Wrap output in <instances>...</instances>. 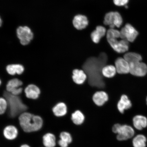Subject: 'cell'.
I'll return each mask as SVG.
<instances>
[{"mask_svg":"<svg viewBox=\"0 0 147 147\" xmlns=\"http://www.w3.org/2000/svg\"><path fill=\"white\" fill-rule=\"evenodd\" d=\"M107 60V55L105 53H102L98 57L89 58L84 62L82 68L87 76L90 85L99 88L105 87L102 70Z\"/></svg>","mask_w":147,"mask_h":147,"instance_id":"cell-1","label":"cell"},{"mask_svg":"<svg viewBox=\"0 0 147 147\" xmlns=\"http://www.w3.org/2000/svg\"><path fill=\"white\" fill-rule=\"evenodd\" d=\"M20 124L23 131L31 133L38 131L42 128L43 120L38 115H35L28 112L22 113L18 117Z\"/></svg>","mask_w":147,"mask_h":147,"instance_id":"cell-2","label":"cell"},{"mask_svg":"<svg viewBox=\"0 0 147 147\" xmlns=\"http://www.w3.org/2000/svg\"><path fill=\"white\" fill-rule=\"evenodd\" d=\"M3 96L8 102V114L11 118L21 115L28 109L19 96L13 95L7 91L3 92Z\"/></svg>","mask_w":147,"mask_h":147,"instance_id":"cell-3","label":"cell"},{"mask_svg":"<svg viewBox=\"0 0 147 147\" xmlns=\"http://www.w3.org/2000/svg\"><path fill=\"white\" fill-rule=\"evenodd\" d=\"M108 43L114 50L117 52L122 53L128 51L129 42L125 39L118 40L121 38L120 31L114 28H110L106 33Z\"/></svg>","mask_w":147,"mask_h":147,"instance_id":"cell-4","label":"cell"},{"mask_svg":"<svg viewBox=\"0 0 147 147\" xmlns=\"http://www.w3.org/2000/svg\"><path fill=\"white\" fill-rule=\"evenodd\" d=\"M113 133L117 134V139L119 141L125 140L134 136L135 131L131 127L127 125L115 124L113 128Z\"/></svg>","mask_w":147,"mask_h":147,"instance_id":"cell-5","label":"cell"},{"mask_svg":"<svg viewBox=\"0 0 147 147\" xmlns=\"http://www.w3.org/2000/svg\"><path fill=\"white\" fill-rule=\"evenodd\" d=\"M104 23L109 26L110 28H114L115 27L119 28L122 25L123 19L119 12H110L106 14Z\"/></svg>","mask_w":147,"mask_h":147,"instance_id":"cell-6","label":"cell"},{"mask_svg":"<svg viewBox=\"0 0 147 147\" xmlns=\"http://www.w3.org/2000/svg\"><path fill=\"white\" fill-rule=\"evenodd\" d=\"M16 34L20 43L23 45H28L34 36L30 29L26 26L18 27L16 30Z\"/></svg>","mask_w":147,"mask_h":147,"instance_id":"cell-7","label":"cell"},{"mask_svg":"<svg viewBox=\"0 0 147 147\" xmlns=\"http://www.w3.org/2000/svg\"><path fill=\"white\" fill-rule=\"evenodd\" d=\"M120 32L121 39L126 40L129 42H133L139 34L136 29L129 24L123 27Z\"/></svg>","mask_w":147,"mask_h":147,"instance_id":"cell-8","label":"cell"},{"mask_svg":"<svg viewBox=\"0 0 147 147\" xmlns=\"http://www.w3.org/2000/svg\"><path fill=\"white\" fill-rule=\"evenodd\" d=\"M130 73L134 76L143 77L147 74V65L142 61L129 64Z\"/></svg>","mask_w":147,"mask_h":147,"instance_id":"cell-9","label":"cell"},{"mask_svg":"<svg viewBox=\"0 0 147 147\" xmlns=\"http://www.w3.org/2000/svg\"><path fill=\"white\" fill-rule=\"evenodd\" d=\"M24 92L27 98L34 100L38 99L41 93V90L39 87L33 84L28 85L25 88Z\"/></svg>","mask_w":147,"mask_h":147,"instance_id":"cell-10","label":"cell"},{"mask_svg":"<svg viewBox=\"0 0 147 147\" xmlns=\"http://www.w3.org/2000/svg\"><path fill=\"white\" fill-rule=\"evenodd\" d=\"M115 67L117 72L120 74L130 73V65L124 58H119L115 61Z\"/></svg>","mask_w":147,"mask_h":147,"instance_id":"cell-11","label":"cell"},{"mask_svg":"<svg viewBox=\"0 0 147 147\" xmlns=\"http://www.w3.org/2000/svg\"><path fill=\"white\" fill-rule=\"evenodd\" d=\"M73 23L75 28L78 30H82L87 27L88 24V21L86 16L78 15L74 18Z\"/></svg>","mask_w":147,"mask_h":147,"instance_id":"cell-12","label":"cell"},{"mask_svg":"<svg viewBox=\"0 0 147 147\" xmlns=\"http://www.w3.org/2000/svg\"><path fill=\"white\" fill-rule=\"evenodd\" d=\"M134 127L138 130H142L147 127V118L142 115H138L133 119Z\"/></svg>","mask_w":147,"mask_h":147,"instance_id":"cell-13","label":"cell"},{"mask_svg":"<svg viewBox=\"0 0 147 147\" xmlns=\"http://www.w3.org/2000/svg\"><path fill=\"white\" fill-rule=\"evenodd\" d=\"M6 71L7 73L11 75L16 74L21 75L24 71L25 68L21 64H10L7 66Z\"/></svg>","mask_w":147,"mask_h":147,"instance_id":"cell-14","label":"cell"},{"mask_svg":"<svg viewBox=\"0 0 147 147\" xmlns=\"http://www.w3.org/2000/svg\"><path fill=\"white\" fill-rule=\"evenodd\" d=\"M72 79L74 82L78 84L84 83L87 78V75L84 71L78 69L74 70L72 72Z\"/></svg>","mask_w":147,"mask_h":147,"instance_id":"cell-15","label":"cell"},{"mask_svg":"<svg viewBox=\"0 0 147 147\" xmlns=\"http://www.w3.org/2000/svg\"><path fill=\"white\" fill-rule=\"evenodd\" d=\"M106 33V30L105 28L102 26H97L96 29L91 33V39L94 43H98L101 38L105 35Z\"/></svg>","mask_w":147,"mask_h":147,"instance_id":"cell-16","label":"cell"},{"mask_svg":"<svg viewBox=\"0 0 147 147\" xmlns=\"http://www.w3.org/2000/svg\"><path fill=\"white\" fill-rule=\"evenodd\" d=\"M132 106V104L128 97L126 95H122L117 105V107L119 111L121 113H124L125 110L129 109Z\"/></svg>","mask_w":147,"mask_h":147,"instance_id":"cell-17","label":"cell"},{"mask_svg":"<svg viewBox=\"0 0 147 147\" xmlns=\"http://www.w3.org/2000/svg\"><path fill=\"white\" fill-rule=\"evenodd\" d=\"M108 100V95L104 91L97 92L93 97V102L98 106H102Z\"/></svg>","mask_w":147,"mask_h":147,"instance_id":"cell-18","label":"cell"},{"mask_svg":"<svg viewBox=\"0 0 147 147\" xmlns=\"http://www.w3.org/2000/svg\"><path fill=\"white\" fill-rule=\"evenodd\" d=\"M52 111L56 117L64 116L67 113V106L63 102H59L53 108Z\"/></svg>","mask_w":147,"mask_h":147,"instance_id":"cell-19","label":"cell"},{"mask_svg":"<svg viewBox=\"0 0 147 147\" xmlns=\"http://www.w3.org/2000/svg\"><path fill=\"white\" fill-rule=\"evenodd\" d=\"M18 130L15 126L8 125L5 127L3 131V135L5 138L9 140H13L17 137Z\"/></svg>","mask_w":147,"mask_h":147,"instance_id":"cell-20","label":"cell"},{"mask_svg":"<svg viewBox=\"0 0 147 147\" xmlns=\"http://www.w3.org/2000/svg\"><path fill=\"white\" fill-rule=\"evenodd\" d=\"M23 84V82L18 78H13L9 80L6 86V91L10 93L20 88Z\"/></svg>","mask_w":147,"mask_h":147,"instance_id":"cell-21","label":"cell"},{"mask_svg":"<svg viewBox=\"0 0 147 147\" xmlns=\"http://www.w3.org/2000/svg\"><path fill=\"white\" fill-rule=\"evenodd\" d=\"M124 59L129 64L142 61V57L140 55L134 52L127 53L124 56Z\"/></svg>","mask_w":147,"mask_h":147,"instance_id":"cell-22","label":"cell"},{"mask_svg":"<svg viewBox=\"0 0 147 147\" xmlns=\"http://www.w3.org/2000/svg\"><path fill=\"white\" fill-rule=\"evenodd\" d=\"M43 143L45 147H55L56 145V137L51 133L46 134L43 137Z\"/></svg>","mask_w":147,"mask_h":147,"instance_id":"cell-23","label":"cell"},{"mask_svg":"<svg viewBox=\"0 0 147 147\" xmlns=\"http://www.w3.org/2000/svg\"><path fill=\"white\" fill-rule=\"evenodd\" d=\"M147 139L144 135H138L134 137L133 140L134 147H146Z\"/></svg>","mask_w":147,"mask_h":147,"instance_id":"cell-24","label":"cell"},{"mask_svg":"<svg viewBox=\"0 0 147 147\" xmlns=\"http://www.w3.org/2000/svg\"><path fill=\"white\" fill-rule=\"evenodd\" d=\"M117 72L115 67L113 65L105 66L103 68L102 70L103 76L109 78L114 76Z\"/></svg>","mask_w":147,"mask_h":147,"instance_id":"cell-25","label":"cell"},{"mask_svg":"<svg viewBox=\"0 0 147 147\" xmlns=\"http://www.w3.org/2000/svg\"><path fill=\"white\" fill-rule=\"evenodd\" d=\"M84 115L80 110H76L71 115V119L74 123L77 125L81 124L84 120Z\"/></svg>","mask_w":147,"mask_h":147,"instance_id":"cell-26","label":"cell"},{"mask_svg":"<svg viewBox=\"0 0 147 147\" xmlns=\"http://www.w3.org/2000/svg\"><path fill=\"white\" fill-rule=\"evenodd\" d=\"M8 108V103L4 97L0 98V114L3 115L5 113Z\"/></svg>","mask_w":147,"mask_h":147,"instance_id":"cell-27","label":"cell"},{"mask_svg":"<svg viewBox=\"0 0 147 147\" xmlns=\"http://www.w3.org/2000/svg\"><path fill=\"white\" fill-rule=\"evenodd\" d=\"M61 140L67 143L70 144L72 142V139L69 133L67 132L63 131L61 133L60 135Z\"/></svg>","mask_w":147,"mask_h":147,"instance_id":"cell-28","label":"cell"},{"mask_svg":"<svg viewBox=\"0 0 147 147\" xmlns=\"http://www.w3.org/2000/svg\"><path fill=\"white\" fill-rule=\"evenodd\" d=\"M115 4L117 6H123L128 2L129 0H113Z\"/></svg>","mask_w":147,"mask_h":147,"instance_id":"cell-29","label":"cell"},{"mask_svg":"<svg viewBox=\"0 0 147 147\" xmlns=\"http://www.w3.org/2000/svg\"><path fill=\"white\" fill-rule=\"evenodd\" d=\"M58 143L61 147H67L68 146V144L67 143L64 142L61 139L58 141Z\"/></svg>","mask_w":147,"mask_h":147,"instance_id":"cell-30","label":"cell"},{"mask_svg":"<svg viewBox=\"0 0 147 147\" xmlns=\"http://www.w3.org/2000/svg\"><path fill=\"white\" fill-rule=\"evenodd\" d=\"M20 147H30V146H29L27 144H24L22 145V146Z\"/></svg>","mask_w":147,"mask_h":147,"instance_id":"cell-31","label":"cell"},{"mask_svg":"<svg viewBox=\"0 0 147 147\" xmlns=\"http://www.w3.org/2000/svg\"><path fill=\"white\" fill-rule=\"evenodd\" d=\"M146 104H147V96L146 98Z\"/></svg>","mask_w":147,"mask_h":147,"instance_id":"cell-32","label":"cell"}]
</instances>
